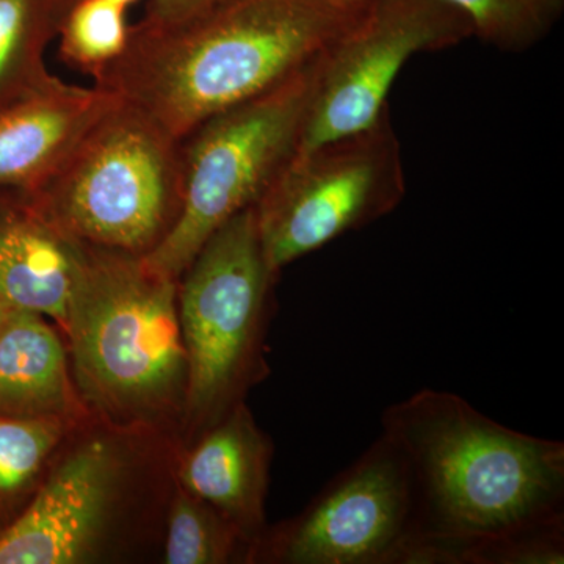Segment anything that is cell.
<instances>
[{"label":"cell","mask_w":564,"mask_h":564,"mask_svg":"<svg viewBox=\"0 0 564 564\" xmlns=\"http://www.w3.org/2000/svg\"><path fill=\"white\" fill-rule=\"evenodd\" d=\"M369 0H226L170 28H131L95 85L182 143L199 126L313 65Z\"/></svg>","instance_id":"6da1fadb"},{"label":"cell","mask_w":564,"mask_h":564,"mask_svg":"<svg viewBox=\"0 0 564 564\" xmlns=\"http://www.w3.org/2000/svg\"><path fill=\"white\" fill-rule=\"evenodd\" d=\"M381 426L413 475L411 538L466 543L564 516L558 441L514 432L434 389L389 406Z\"/></svg>","instance_id":"7a4b0ae2"},{"label":"cell","mask_w":564,"mask_h":564,"mask_svg":"<svg viewBox=\"0 0 564 564\" xmlns=\"http://www.w3.org/2000/svg\"><path fill=\"white\" fill-rule=\"evenodd\" d=\"M63 329L88 413L132 432L182 425L188 362L177 281L155 273L141 256L88 248Z\"/></svg>","instance_id":"3957f363"},{"label":"cell","mask_w":564,"mask_h":564,"mask_svg":"<svg viewBox=\"0 0 564 564\" xmlns=\"http://www.w3.org/2000/svg\"><path fill=\"white\" fill-rule=\"evenodd\" d=\"M276 280L250 207L212 234L177 282L188 362L181 425L187 445L269 373L263 345Z\"/></svg>","instance_id":"277c9868"},{"label":"cell","mask_w":564,"mask_h":564,"mask_svg":"<svg viewBox=\"0 0 564 564\" xmlns=\"http://www.w3.org/2000/svg\"><path fill=\"white\" fill-rule=\"evenodd\" d=\"M25 195L84 247L143 258L180 212L181 144L120 99Z\"/></svg>","instance_id":"5b68a950"},{"label":"cell","mask_w":564,"mask_h":564,"mask_svg":"<svg viewBox=\"0 0 564 564\" xmlns=\"http://www.w3.org/2000/svg\"><path fill=\"white\" fill-rule=\"evenodd\" d=\"M315 63L182 141L180 212L162 242L143 256L151 270L180 282L212 234L261 202L299 148Z\"/></svg>","instance_id":"8992f818"},{"label":"cell","mask_w":564,"mask_h":564,"mask_svg":"<svg viewBox=\"0 0 564 564\" xmlns=\"http://www.w3.org/2000/svg\"><path fill=\"white\" fill-rule=\"evenodd\" d=\"M406 193L389 110L366 131L296 152L256 204L267 263L282 269L380 220Z\"/></svg>","instance_id":"52a82bcc"},{"label":"cell","mask_w":564,"mask_h":564,"mask_svg":"<svg viewBox=\"0 0 564 564\" xmlns=\"http://www.w3.org/2000/svg\"><path fill=\"white\" fill-rule=\"evenodd\" d=\"M469 39V21L445 0H369L315 63L296 152L372 128L388 111L389 91L411 57Z\"/></svg>","instance_id":"ba28073f"},{"label":"cell","mask_w":564,"mask_h":564,"mask_svg":"<svg viewBox=\"0 0 564 564\" xmlns=\"http://www.w3.org/2000/svg\"><path fill=\"white\" fill-rule=\"evenodd\" d=\"M74 432L25 510L0 533V564L96 563L111 551L135 484L132 440L143 432L109 423Z\"/></svg>","instance_id":"9c48e42d"},{"label":"cell","mask_w":564,"mask_h":564,"mask_svg":"<svg viewBox=\"0 0 564 564\" xmlns=\"http://www.w3.org/2000/svg\"><path fill=\"white\" fill-rule=\"evenodd\" d=\"M413 522L410 464L381 433L302 513L267 527L250 563L392 564Z\"/></svg>","instance_id":"30bf717a"},{"label":"cell","mask_w":564,"mask_h":564,"mask_svg":"<svg viewBox=\"0 0 564 564\" xmlns=\"http://www.w3.org/2000/svg\"><path fill=\"white\" fill-rule=\"evenodd\" d=\"M272 455V441L239 403L187 445L177 484L210 505L252 549L267 529Z\"/></svg>","instance_id":"8fae6325"},{"label":"cell","mask_w":564,"mask_h":564,"mask_svg":"<svg viewBox=\"0 0 564 564\" xmlns=\"http://www.w3.org/2000/svg\"><path fill=\"white\" fill-rule=\"evenodd\" d=\"M120 101L106 88L50 84L0 109V187L39 188Z\"/></svg>","instance_id":"7c38bea8"},{"label":"cell","mask_w":564,"mask_h":564,"mask_svg":"<svg viewBox=\"0 0 564 564\" xmlns=\"http://www.w3.org/2000/svg\"><path fill=\"white\" fill-rule=\"evenodd\" d=\"M22 195L21 203L0 207V300L65 328L88 248Z\"/></svg>","instance_id":"4fadbf2b"},{"label":"cell","mask_w":564,"mask_h":564,"mask_svg":"<svg viewBox=\"0 0 564 564\" xmlns=\"http://www.w3.org/2000/svg\"><path fill=\"white\" fill-rule=\"evenodd\" d=\"M0 415L85 421L68 351L50 322L11 310L0 325Z\"/></svg>","instance_id":"5bb4252c"},{"label":"cell","mask_w":564,"mask_h":564,"mask_svg":"<svg viewBox=\"0 0 564 564\" xmlns=\"http://www.w3.org/2000/svg\"><path fill=\"white\" fill-rule=\"evenodd\" d=\"M80 422L0 415V533L25 510L55 455Z\"/></svg>","instance_id":"9a60e30c"},{"label":"cell","mask_w":564,"mask_h":564,"mask_svg":"<svg viewBox=\"0 0 564 564\" xmlns=\"http://www.w3.org/2000/svg\"><path fill=\"white\" fill-rule=\"evenodd\" d=\"M57 32L51 0H0V109L54 79L44 50Z\"/></svg>","instance_id":"2e32d148"},{"label":"cell","mask_w":564,"mask_h":564,"mask_svg":"<svg viewBox=\"0 0 564 564\" xmlns=\"http://www.w3.org/2000/svg\"><path fill=\"white\" fill-rule=\"evenodd\" d=\"M251 545L210 505L174 486L166 518L163 562L169 564L250 563Z\"/></svg>","instance_id":"e0dca14e"},{"label":"cell","mask_w":564,"mask_h":564,"mask_svg":"<svg viewBox=\"0 0 564 564\" xmlns=\"http://www.w3.org/2000/svg\"><path fill=\"white\" fill-rule=\"evenodd\" d=\"M462 11L473 36L494 50L522 54L543 43L563 18L564 0H445Z\"/></svg>","instance_id":"ac0fdd59"},{"label":"cell","mask_w":564,"mask_h":564,"mask_svg":"<svg viewBox=\"0 0 564 564\" xmlns=\"http://www.w3.org/2000/svg\"><path fill=\"white\" fill-rule=\"evenodd\" d=\"M63 61L84 73H101L120 58L131 35L126 9L111 0H77L62 20Z\"/></svg>","instance_id":"d6986e66"},{"label":"cell","mask_w":564,"mask_h":564,"mask_svg":"<svg viewBox=\"0 0 564 564\" xmlns=\"http://www.w3.org/2000/svg\"><path fill=\"white\" fill-rule=\"evenodd\" d=\"M564 562V516L466 541L459 564H562Z\"/></svg>","instance_id":"ffe728a7"},{"label":"cell","mask_w":564,"mask_h":564,"mask_svg":"<svg viewBox=\"0 0 564 564\" xmlns=\"http://www.w3.org/2000/svg\"><path fill=\"white\" fill-rule=\"evenodd\" d=\"M226 0H150L147 17L141 24L151 28H170L202 17Z\"/></svg>","instance_id":"44dd1931"},{"label":"cell","mask_w":564,"mask_h":564,"mask_svg":"<svg viewBox=\"0 0 564 564\" xmlns=\"http://www.w3.org/2000/svg\"><path fill=\"white\" fill-rule=\"evenodd\" d=\"M76 2L77 0H51L52 11H54V17L58 22V28H61L62 20L65 18L66 11H68Z\"/></svg>","instance_id":"7402d4cb"},{"label":"cell","mask_w":564,"mask_h":564,"mask_svg":"<svg viewBox=\"0 0 564 564\" xmlns=\"http://www.w3.org/2000/svg\"><path fill=\"white\" fill-rule=\"evenodd\" d=\"M10 307L7 306L6 303L0 300V325H2L3 321H6L7 315L10 313Z\"/></svg>","instance_id":"603a6c76"},{"label":"cell","mask_w":564,"mask_h":564,"mask_svg":"<svg viewBox=\"0 0 564 564\" xmlns=\"http://www.w3.org/2000/svg\"><path fill=\"white\" fill-rule=\"evenodd\" d=\"M111 2L118 3V6H121L122 9H128L129 6L139 2V0H111Z\"/></svg>","instance_id":"cb8c5ba5"}]
</instances>
